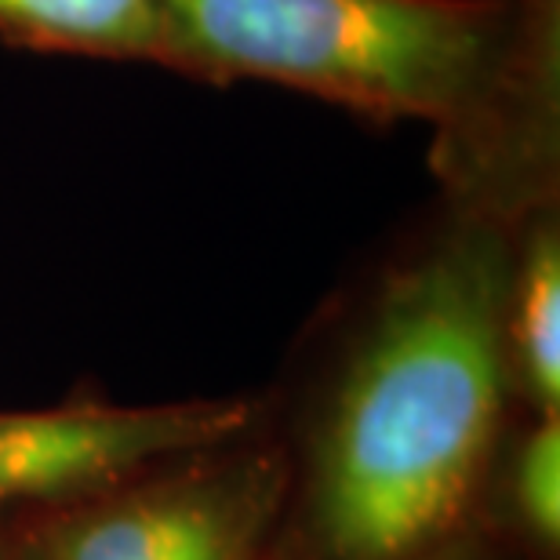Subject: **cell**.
Returning a JSON list of instances; mask_svg holds the SVG:
<instances>
[{
	"label": "cell",
	"instance_id": "cell-7",
	"mask_svg": "<svg viewBox=\"0 0 560 560\" xmlns=\"http://www.w3.org/2000/svg\"><path fill=\"white\" fill-rule=\"evenodd\" d=\"M488 488L499 491V535L532 560L560 546V416H524L506 425Z\"/></svg>",
	"mask_w": 560,
	"mask_h": 560
},
{
	"label": "cell",
	"instance_id": "cell-9",
	"mask_svg": "<svg viewBox=\"0 0 560 560\" xmlns=\"http://www.w3.org/2000/svg\"><path fill=\"white\" fill-rule=\"evenodd\" d=\"M8 560H44L37 539H33L30 528H26V521H19V524H15V539H11Z\"/></svg>",
	"mask_w": 560,
	"mask_h": 560
},
{
	"label": "cell",
	"instance_id": "cell-2",
	"mask_svg": "<svg viewBox=\"0 0 560 560\" xmlns=\"http://www.w3.org/2000/svg\"><path fill=\"white\" fill-rule=\"evenodd\" d=\"M178 73L266 81L433 128L441 197L499 222L560 205V0H167Z\"/></svg>",
	"mask_w": 560,
	"mask_h": 560
},
{
	"label": "cell",
	"instance_id": "cell-5",
	"mask_svg": "<svg viewBox=\"0 0 560 560\" xmlns=\"http://www.w3.org/2000/svg\"><path fill=\"white\" fill-rule=\"evenodd\" d=\"M502 346L521 416H560V205L510 230Z\"/></svg>",
	"mask_w": 560,
	"mask_h": 560
},
{
	"label": "cell",
	"instance_id": "cell-10",
	"mask_svg": "<svg viewBox=\"0 0 560 560\" xmlns=\"http://www.w3.org/2000/svg\"><path fill=\"white\" fill-rule=\"evenodd\" d=\"M22 517H0V560H8V550H11V535H15V524Z\"/></svg>",
	"mask_w": 560,
	"mask_h": 560
},
{
	"label": "cell",
	"instance_id": "cell-8",
	"mask_svg": "<svg viewBox=\"0 0 560 560\" xmlns=\"http://www.w3.org/2000/svg\"><path fill=\"white\" fill-rule=\"evenodd\" d=\"M419 560H528L506 535H499L485 517H474L466 528H458L452 539L433 546L430 553Z\"/></svg>",
	"mask_w": 560,
	"mask_h": 560
},
{
	"label": "cell",
	"instance_id": "cell-4",
	"mask_svg": "<svg viewBox=\"0 0 560 560\" xmlns=\"http://www.w3.org/2000/svg\"><path fill=\"white\" fill-rule=\"evenodd\" d=\"M270 419L259 397L167 405L66 400L0 408V517H37L117 488L172 458L230 444Z\"/></svg>",
	"mask_w": 560,
	"mask_h": 560
},
{
	"label": "cell",
	"instance_id": "cell-3",
	"mask_svg": "<svg viewBox=\"0 0 560 560\" xmlns=\"http://www.w3.org/2000/svg\"><path fill=\"white\" fill-rule=\"evenodd\" d=\"M291 455L270 419L230 444L26 521L44 560H280Z\"/></svg>",
	"mask_w": 560,
	"mask_h": 560
},
{
	"label": "cell",
	"instance_id": "cell-11",
	"mask_svg": "<svg viewBox=\"0 0 560 560\" xmlns=\"http://www.w3.org/2000/svg\"><path fill=\"white\" fill-rule=\"evenodd\" d=\"M11 539H15V535H11Z\"/></svg>",
	"mask_w": 560,
	"mask_h": 560
},
{
	"label": "cell",
	"instance_id": "cell-6",
	"mask_svg": "<svg viewBox=\"0 0 560 560\" xmlns=\"http://www.w3.org/2000/svg\"><path fill=\"white\" fill-rule=\"evenodd\" d=\"M0 40L44 55L145 62L178 73L167 0H0Z\"/></svg>",
	"mask_w": 560,
	"mask_h": 560
},
{
	"label": "cell",
	"instance_id": "cell-1",
	"mask_svg": "<svg viewBox=\"0 0 560 560\" xmlns=\"http://www.w3.org/2000/svg\"><path fill=\"white\" fill-rule=\"evenodd\" d=\"M510 230L436 197L342 310L284 441V560H419L480 513L517 408Z\"/></svg>",
	"mask_w": 560,
	"mask_h": 560
}]
</instances>
